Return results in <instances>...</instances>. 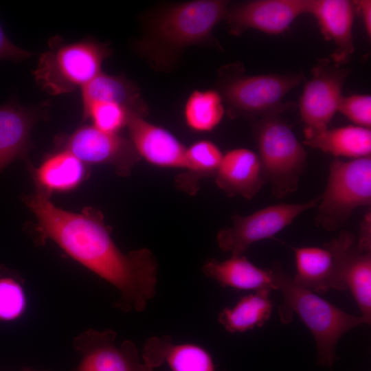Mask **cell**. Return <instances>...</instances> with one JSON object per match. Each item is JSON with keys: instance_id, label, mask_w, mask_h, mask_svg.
I'll return each mask as SVG.
<instances>
[{"instance_id": "5b68a950", "label": "cell", "mask_w": 371, "mask_h": 371, "mask_svg": "<svg viewBox=\"0 0 371 371\" xmlns=\"http://www.w3.org/2000/svg\"><path fill=\"white\" fill-rule=\"evenodd\" d=\"M254 133L266 182L273 196L284 199L298 189L307 154L290 126L278 115L262 117Z\"/></svg>"}, {"instance_id": "7c38bea8", "label": "cell", "mask_w": 371, "mask_h": 371, "mask_svg": "<svg viewBox=\"0 0 371 371\" xmlns=\"http://www.w3.org/2000/svg\"><path fill=\"white\" fill-rule=\"evenodd\" d=\"M117 333L112 329L99 331L89 329L73 341L74 348L82 355L76 371H154L145 363L136 344L124 340L115 343Z\"/></svg>"}, {"instance_id": "4fadbf2b", "label": "cell", "mask_w": 371, "mask_h": 371, "mask_svg": "<svg viewBox=\"0 0 371 371\" xmlns=\"http://www.w3.org/2000/svg\"><path fill=\"white\" fill-rule=\"evenodd\" d=\"M310 4L311 0L251 1L228 6L224 20L234 36L249 29L278 34L300 15L308 13Z\"/></svg>"}, {"instance_id": "30bf717a", "label": "cell", "mask_w": 371, "mask_h": 371, "mask_svg": "<svg viewBox=\"0 0 371 371\" xmlns=\"http://www.w3.org/2000/svg\"><path fill=\"white\" fill-rule=\"evenodd\" d=\"M55 142L59 150L70 152L84 164L110 165L122 177L129 175L141 159L129 138L102 131L92 124L59 135Z\"/></svg>"}, {"instance_id": "9a60e30c", "label": "cell", "mask_w": 371, "mask_h": 371, "mask_svg": "<svg viewBox=\"0 0 371 371\" xmlns=\"http://www.w3.org/2000/svg\"><path fill=\"white\" fill-rule=\"evenodd\" d=\"M126 127L141 158L156 166L183 169L187 147L170 132L134 113Z\"/></svg>"}, {"instance_id": "8fae6325", "label": "cell", "mask_w": 371, "mask_h": 371, "mask_svg": "<svg viewBox=\"0 0 371 371\" xmlns=\"http://www.w3.org/2000/svg\"><path fill=\"white\" fill-rule=\"evenodd\" d=\"M348 69L330 58L319 59L312 69L300 100L305 138L324 131L337 111Z\"/></svg>"}, {"instance_id": "2e32d148", "label": "cell", "mask_w": 371, "mask_h": 371, "mask_svg": "<svg viewBox=\"0 0 371 371\" xmlns=\"http://www.w3.org/2000/svg\"><path fill=\"white\" fill-rule=\"evenodd\" d=\"M214 178L216 186L228 196L248 200L267 183L258 154L245 148L223 155Z\"/></svg>"}, {"instance_id": "8992f818", "label": "cell", "mask_w": 371, "mask_h": 371, "mask_svg": "<svg viewBox=\"0 0 371 371\" xmlns=\"http://www.w3.org/2000/svg\"><path fill=\"white\" fill-rule=\"evenodd\" d=\"M371 203L370 156L349 161L335 159L326 187L318 202L315 225L333 232L342 227L353 211Z\"/></svg>"}, {"instance_id": "603a6c76", "label": "cell", "mask_w": 371, "mask_h": 371, "mask_svg": "<svg viewBox=\"0 0 371 371\" xmlns=\"http://www.w3.org/2000/svg\"><path fill=\"white\" fill-rule=\"evenodd\" d=\"M271 290L254 291L242 297L232 307L222 309L219 324L229 333H245L262 327L271 317L273 304Z\"/></svg>"}, {"instance_id": "ac0fdd59", "label": "cell", "mask_w": 371, "mask_h": 371, "mask_svg": "<svg viewBox=\"0 0 371 371\" xmlns=\"http://www.w3.org/2000/svg\"><path fill=\"white\" fill-rule=\"evenodd\" d=\"M141 357L155 369L166 363L171 371H216L207 350L194 344L174 343L169 335L148 338Z\"/></svg>"}, {"instance_id": "1f68e13d", "label": "cell", "mask_w": 371, "mask_h": 371, "mask_svg": "<svg viewBox=\"0 0 371 371\" xmlns=\"http://www.w3.org/2000/svg\"><path fill=\"white\" fill-rule=\"evenodd\" d=\"M357 5L367 35L371 36V1L359 0L353 1Z\"/></svg>"}, {"instance_id": "6da1fadb", "label": "cell", "mask_w": 371, "mask_h": 371, "mask_svg": "<svg viewBox=\"0 0 371 371\" xmlns=\"http://www.w3.org/2000/svg\"><path fill=\"white\" fill-rule=\"evenodd\" d=\"M25 201L36 217L40 243L52 240L73 259L115 286L120 293L115 307L125 313L145 310L156 293L157 283L158 264L150 249L123 253L97 211H65L38 192L26 196Z\"/></svg>"}, {"instance_id": "d6a6232c", "label": "cell", "mask_w": 371, "mask_h": 371, "mask_svg": "<svg viewBox=\"0 0 371 371\" xmlns=\"http://www.w3.org/2000/svg\"><path fill=\"white\" fill-rule=\"evenodd\" d=\"M19 371H40V370H32V369H30V368H23Z\"/></svg>"}, {"instance_id": "cb8c5ba5", "label": "cell", "mask_w": 371, "mask_h": 371, "mask_svg": "<svg viewBox=\"0 0 371 371\" xmlns=\"http://www.w3.org/2000/svg\"><path fill=\"white\" fill-rule=\"evenodd\" d=\"M222 151L211 141L200 140L187 148L183 172L175 179L177 188L195 195L202 179L214 177L222 160Z\"/></svg>"}, {"instance_id": "52a82bcc", "label": "cell", "mask_w": 371, "mask_h": 371, "mask_svg": "<svg viewBox=\"0 0 371 371\" xmlns=\"http://www.w3.org/2000/svg\"><path fill=\"white\" fill-rule=\"evenodd\" d=\"M302 78L300 74L238 76L226 81L220 93L234 115L264 117L284 110V96Z\"/></svg>"}, {"instance_id": "d4e9b609", "label": "cell", "mask_w": 371, "mask_h": 371, "mask_svg": "<svg viewBox=\"0 0 371 371\" xmlns=\"http://www.w3.org/2000/svg\"><path fill=\"white\" fill-rule=\"evenodd\" d=\"M346 290H350L368 325L371 322V252L355 246L349 253L344 269Z\"/></svg>"}, {"instance_id": "7402d4cb", "label": "cell", "mask_w": 371, "mask_h": 371, "mask_svg": "<svg viewBox=\"0 0 371 371\" xmlns=\"http://www.w3.org/2000/svg\"><path fill=\"white\" fill-rule=\"evenodd\" d=\"M304 144L339 157L358 159L370 156V128L349 125L327 128L305 138Z\"/></svg>"}, {"instance_id": "83f0119b", "label": "cell", "mask_w": 371, "mask_h": 371, "mask_svg": "<svg viewBox=\"0 0 371 371\" xmlns=\"http://www.w3.org/2000/svg\"><path fill=\"white\" fill-rule=\"evenodd\" d=\"M132 113L116 103L95 102L83 109V117L91 120L92 125L102 131L119 133L127 126Z\"/></svg>"}, {"instance_id": "277c9868", "label": "cell", "mask_w": 371, "mask_h": 371, "mask_svg": "<svg viewBox=\"0 0 371 371\" xmlns=\"http://www.w3.org/2000/svg\"><path fill=\"white\" fill-rule=\"evenodd\" d=\"M112 52L107 44L91 38L65 43L56 36L40 55L33 75L41 89L50 95L70 93L98 76Z\"/></svg>"}, {"instance_id": "5bb4252c", "label": "cell", "mask_w": 371, "mask_h": 371, "mask_svg": "<svg viewBox=\"0 0 371 371\" xmlns=\"http://www.w3.org/2000/svg\"><path fill=\"white\" fill-rule=\"evenodd\" d=\"M48 102L23 106L12 100L0 105V172L12 161L25 157L32 146L33 126L46 117Z\"/></svg>"}, {"instance_id": "4dcf8cb0", "label": "cell", "mask_w": 371, "mask_h": 371, "mask_svg": "<svg viewBox=\"0 0 371 371\" xmlns=\"http://www.w3.org/2000/svg\"><path fill=\"white\" fill-rule=\"evenodd\" d=\"M359 233L356 237L357 249L364 252H371V212L369 210L360 223Z\"/></svg>"}, {"instance_id": "3957f363", "label": "cell", "mask_w": 371, "mask_h": 371, "mask_svg": "<svg viewBox=\"0 0 371 371\" xmlns=\"http://www.w3.org/2000/svg\"><path fill=\"white\" fill-rule=\"evenodd\" d=\"M277 290H280L283 302L278 307L281 322L288 324L296 314L311 331L317 351V363L331 368L339 359L336 348L341 337L349 330L367 324L361 316L351 315L318 293L299 284L282 269L280 262L274 263Z\"/></svg>"}, {"instance_id": "e0dca14e", "label": "cell", "mask_w": 371, "mask_h": 371, "mask_svg": "<svg viewBox=\"0 0 371 371\" xmlns=\"http://www.w3.org/2000/svg\"><path fill=\"white\" fill-rule=\"evenodd\" d=\"M355 8L354 2L348 0H311L308 14L317 19L324 38L337 47L330 59L340 65L345 64L355 51Z\"/></svg>"}, {"instance_id": "7a4b0ae2", "label": "cell", "mask_w": 371, "mask_h": 371, "mask_svg": "<svg viewBox=\"0 0 371 371\" xmlns=\"http://www.w3.org/2000/svg\"><path fill=\"white\" fill-rule=\"evenodd\" d=\"M228 5L223 0H195L166 9L153 20L137 47L155 66L168 67L186 47L211 41Z\"/></svg>"}, {"instance_id": "f1b7e54d", "label": "cell", "mask_w": 371, "mask_h": 371, "mask_svg": "<svg viewBox=\"0 0 371 371\" xmlns=\"http://www.w3.org/2000/svg\"><path fill=\"white\" fill-rule=\"evenodd\" d=\"M337 111L356 126L370 128L371 96L370 95H343L339 101Z\"/></svg>"}, {"instance_id": "ba28073f", "label": "cell", "mask_w": 371, "mask_h": 371, "mask_svg": "<svg viewBox=\"0 0 371 371\" xmlns=\"http://www.w3.org/2000/svg\"><path fill=\"white\" fill-rule=\"evenodd\" d=\"M356 240L352 233L342 231L321 247H293L296 268L293 280L316 293L346 290L344 269Z\"/></svg>"}, {"instance_id": "d6986e66", "label": "cell", "mask_w": 371, "mask_h": 371, "mask_svg": "<svg viewBox=\"0 0 371 371\" xmlns=\"http://www.w3.org/2000/svg\"><path fill=\"white\" fill-rule=\"evenodd\" d=\"M204 275L223 287L256 291L277 290L273 269L257 267L243 255L225 260H207L202 267Z\"/></svg>"}, {"instance_id": "44dd1931", "label": "cell", "mask_w": 371, "mask_h": 371, "mask_svg": "<svg viewBox=\"0 0 371 371\" xmlns=\"http://www.w3.org/2000/svg\"><path fill=\"white\" fill-rule=\"evenodd\" d=\"M83 109L95 102L120 104L145 117L148 107L138 87L122 76L100 72L81 89Z\"/></svg>"}, {"instance_id": "f546056e", "label": "cell", "mask_w": 371, "mask_h": 371, "mask_svg": "<svg viewBox=\"0 0 371 371\" xmlns=\"http://www.w3.org/2000/svg\"><path fill=\"white\" fill-rule=\"evenodd\" d=\"M32 55V53L14 45L7 37L0 25V60L20 61Z\"/></svg>"}, {"instance_id": "484cf974", "label": "cell", "mask_w": 371, "mask_h": 371, "mask_svg": "<svg viewBox=\"0 0 371 371\" xmlns=\"http://www.w3.org/2000/svg\"><path fill=\"white\" fill-rule=\"evenodd\" d=\"M225 106L220 92L195 90L187 100L184 109L186 124L196 132H209L221 122Z\"/></svg>"}, {"instance_id": "ffe728a7", "label": "cell", "mask_w": 371, "mask_h": 371, "mask_svg": "<svg viewBox=\"0 0 371 371\" xmlns=\"http://www.w3.org/2000/svg\"><path fill=\"white\" fill-rule=\"evenodd\" d=\"M36 192L49 197L77 188L86 178V164L70 152L59 150L48 155L33 170Z\"/></svg>"}, {"instance_id": "9c48e42d", "label": "cell", "mask_w": 371, "mask_h": 371, "mask_svg": "<svg viewBox=\"0 0 371 371\" xmlns=\"http://www.w3.org/2000/svg\"><path fill=\"white\" fill-rule=\"evenodd\" d=\"M319 199L320 195L303 203L267 206L247 216L234 214L232 225L217 233V245L230 256L243 255L254 243L273 237L302 213L317 206Z\"/></svg>"}, {"instance_id": "4316f807", "label": "cell", "mask_w": 371, "mask_h": 371, "mask_svg": "<svg viewBox=\"0 0 371 371\" xmlns=\"http://www.w3.org/2000/svg\"><path fill=\"white\" fill-rule=\"evenodd\" d=\"M27 306L24 279L16 271L0 265V322L19 319Z\"/></svg>"}]
</instances>
